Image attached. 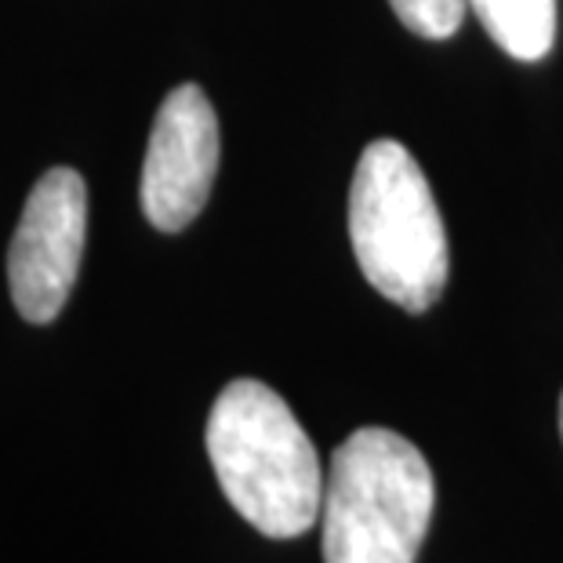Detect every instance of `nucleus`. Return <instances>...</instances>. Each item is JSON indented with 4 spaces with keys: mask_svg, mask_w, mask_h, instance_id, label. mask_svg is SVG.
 Listing matches in <instances>:
<instances>
[{
    "mask_svg": "<svg viewBox=\"0 0 563 563\" xmlns=\"http://www.w3.org/2000/svg\"><path fill=\"white\" fill-rule=\"evenodd\" d=\"M219 172V117L197 84L167 95L142 164V214L164 233L186 230L211 197Z\"/></svg>",
    "mask_w": 563,
    "mask_h": 563,
    "instance_id": "39448f33",
    "label": "nucleus"
},
{
    "mask_svg": "<svg viewBox=\"0 0 563 563\" xmlns=\"http://www.w3.org/2000/svg\"><path fill=\"white\" fill-rule=\"evenodd\" d=\"M501 52L534 63L556 41V0H470Z\"/></svg>",
    "mask_w": 563,
    "mask_h": 563,
    "instance_id": "423d86ee",
    "label": "nucleus"
},
{
    "mask_svg": "<svg viewBox=\"0 0 563 563\" xmlns=\"http://www.w3.org/2000/svg\"><path fill=\"white\" fill-rule=\"evenodd\" d=\"M88 241V186L74 167H52L30 189L8 247L11 302L30 323H52L77 284Z\"/></svg>",
    "mask_w": 563,
    "mask_h": 563,
    "instance_id": "20e7f679",
    "label": "nucleus"
},
{
    "mask_svg": "<svg viewBox=\"0 0 563 563\" xmlns=\"http://www.w3.org/2000/svg\"><path fill=\"white\" fill-rule=\"evenodd\" d=\"M350 241L371 287L407 313H426L448 287L451 255L437 197L397 139H375L356 161Z\"/></svg>",
    "mask_w": 563,
    "mask_h": 563,
    "instance_id": "7ed1b4c3",
    "label": "nucleus"
},
{
    "mask_svg": "<svg viewBox=\"0 0 563 563\" xmlns=\"http://www.w3.org/2000/svg\"><path fill=\"white\" fill-rule=\"evenodd\" d=\"M208 454L230 506L269 538H298L320 520L323 470L313 440L266 382H230L208 418Z\"/></svg>",
    "mask_w": 563,
    "mask_h": 563,
    "instance_id": "f257e3e1",
    "label": "nucleus"
},
{
    "mask_svg": "<svg viewBox=\"0 0 563 563\" xmlns=\"http://www.w3.org/2000/svg\"><path fill=\"white\" fill-rule=\"evenodd\" d=\"M426 454L393 429H356L323 476V563H415L433 520Z\"/></svg>",
    "mask_w": 563,
    "mask_h": 563,
    "instance_id": "f03ea898",
    "label": "nucleus"
},
{
    "mask_svg": "<svg viewBox=\"0 0 563 563\" xmlns=\"http://www.w3.org/2000/svg\"><path fill=\"white\" fill-rule=\"evenodd\" d=\"M560 433H563V397H560Z\"/></svg>",
    "mask_w": 563,
    "mask_h": 563,
    "instance_id": "6e6552de",
    "label": "nucleus"
},
{
    "mask_svg": "<svg viewBox=\"0 0 563 563\" xmlns=\"http://www.w3.org/2000/svg\"><path fill=\"white\" fill-rule=\"evenodd\" d=\"M389 4L411 33L426 41H443L459 33L470 0H389Z\"/></svg>",
    "mask_w": 563,
    "mask_h": 563,
    "instance_id": "0eeeda50",
    "label": "nucleus"
}]
</instances>
